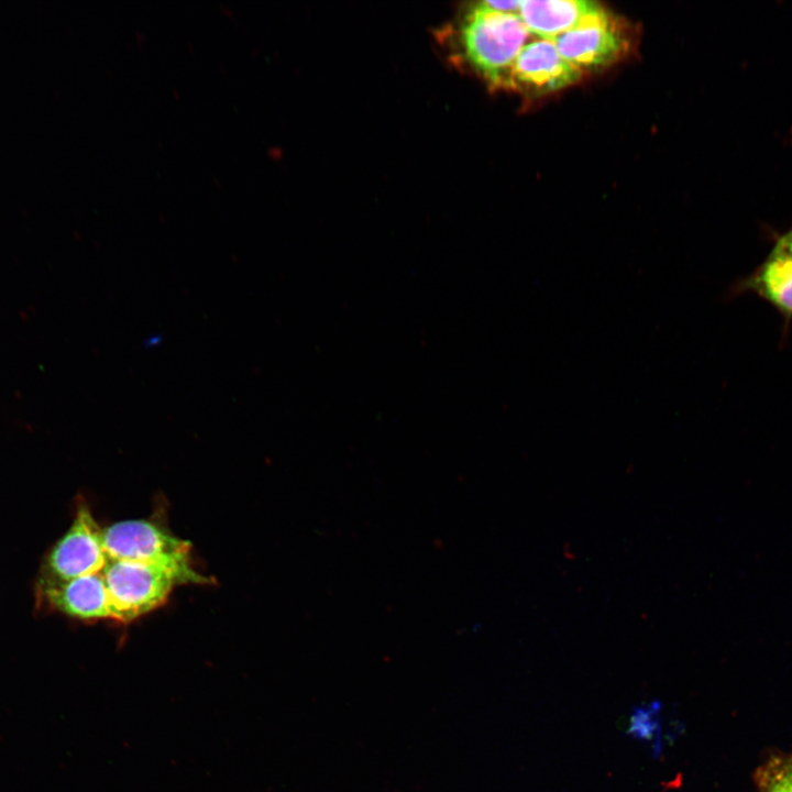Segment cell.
I'll return each instance as SVG.
<instances>
[{"label": "cell", "instance_id": "obj_12", "mask_svg": "<svg viewBox=\"0 0 792 792\" xmlns=\"http://www.w3.org/2000/svg\"><path fill=\"white\" fill-rule=\"evenodd\" d=\"M482 4L494 11L518 14L520 1H484Z\"/></svg>", "mask_w": 792, "mask_h": 792}, {"label": "cell", "instance_id": "obj_3", "mask_svg": "<svg viewBox=\"0 0 792 792\" xmlns=\"http://www.w3.org/2000/svg\"><path fill=\"white\" fill-rule=\"evenodd\" d=\"M110 596L113 620L129 623L163 605L179 584L169 570L135 561L108 560L101 571Z\"/></svg>", "mask_w": 792, "mask_h": 792}, {"label": "cell", "instance_id": "obj_4", "mask_svg": "<svg viewBox=\"0 0 792 792\" xmlns=\"http://www.w3.org/2000/svg\"><path fill=\"white\" fill-rule=\"evenodd\" d=\"M560 55L581 74L600 70L625 52L626 37L603 8L554 40Z\"/></svg>", "mask_w": 792, "mask_h": 792}, {"label": "cell", "instance_id": "obj_2", "mask_svg": "<svg viewBox=\"0 0 792 792\" xmlns=\"http://www.w3.org/2000/svg\"><path fill=\"white\" fill-rule=\"evenodd\" d=\"M102 543L109 560L135 561L172 571L179 583H209L190 561L191 544L173 536L151 519L114 522L102 529Z\"/></svg>", "mask_w": 792, "mask_h": 792}, {"label": "cell", "instance_id": "obj_7", "mask_svg": "<svg viewBox=\"0 0 792 792\" xmlns=\"http://www.w3.org/2000/svg\"><path fill=\"white\" fill-rule=\"evenodd\" d=\"M44 600L53 608L79 619H113L110 596L100 573L65 581L44 579L41 582Z\"/></svg>", "mask_w": 792, "mask_h": 792}, {"label": "cell", "instance_id": "obj_10", "mask_svg": "<svg viewBox=\"0 0 792 792\" xmlns=\"http://www.w3.org/2000/svg\"><path fill=\"white\" fill-rule=\"evenodd\" d=\"M756 792H792V751L766 758L754 773Z\"/></svg>", "mask_w": 792, "mask_h": 792}, {"label": "cell", "instance_id": "obj_13", "mask_svg": "<svg viewBox=\"0 0 792 792\" xmlns=\"http://www.w3.org/2000/svg\"><path fill=\"white\" fill-rule=\"evenodd\" d=\"M772 253L785 256L792 261V230L778 240Z\"/></svg>", "mask_w": 792, "mask_h": 792}, {"label": "cell", "instance_id": "obj_6", "mask_svg": "<svg viewBox=\"0 0 792 792\" xmlns=\"http://www.w3.org/2000/svg\"><path fill=\"white\" fill-rule=\"evenodd\" d=\"M581 76L560 55L553 40L538 37L521 48L509 69L505 86L544 95L574 84Z\"/></svg>", "mask_w": 792, "mask_h": 792}, {"label": "cell", "instance_id": "obj_11", "mask_svg": "<svg viewBox=\"0 0 792 792\" xmlns=\"http://www.w3.org/2000/svg\"><path fill=\"white\" fill-rule=\"evenodd\" d=\"M662 704L652 701L647 705L634 706L627 733L635 739L651 746L652 757L657 758L662 750L660 711Z\"/></svg>", "mask_w": 792, "mask_h": 792}, {"label": "cell", "instance_id": "obj_8", "mask_svg": "<svg viewBox=\"0 0 792 792\" xmlns=\"http://www.w3.org/2000/svg\"><path fill=\"white\" fill-rule=\"evenodd\" d=\"M598 8V3L586 0H525L518 15L530 34L554 40Z\"/></svg>", "mask_w": 792, "mask_h": 792}, {"label": "cell", "instance_id": "obj_5", "mask_svg": "<svg viewBox=\"0 0 792 792\" xmlns=\"http://www.w3.org/2000/svg\"><path fill=\"white\" fill-rule=\"evenodd\" d=\"M108 560L102 543V529L88 506L80 504L70 528L47 557L46 579L65 581L100 573Z\"/></svg>", "mask_w": 792, "mask_h": 792}, {"label": "cell", "instance_id": "obj_1", "mask_svg": "<svg viewBox=\"0 0 792 792\" xmlns=\"http://www.w3.org/2000/svg\"><path fill=\"white\" fill-rule=\"evenodd\" d=\"M529 31L517 13L498 12L477 4L461 25L466 61L495 86H505L509 69L527 44Z\"/></svg>", "mask_w": 792, "mask_h": 792}, {"label": "cell", "instance_id": "obj_9", "mask_svg": "<svg viewBox=\"0 0 792 792\" xmlns=\"http://www.w3.org/2000/svg\"><path fill=\"white\" fill-rule=\"evenodd\" d=\"M749 287L776 308L792 316V261L772 253L749 280Z\"/></svg>", "mask_w": 792, "mask_h": 792}]
</instances>
